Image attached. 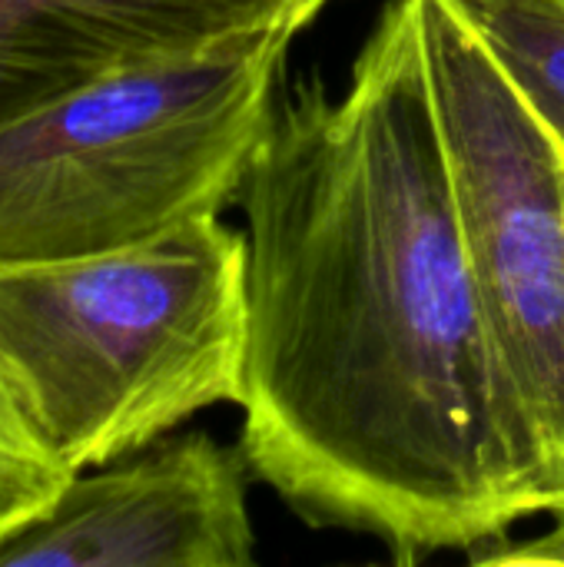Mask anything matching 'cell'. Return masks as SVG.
Instances as JSON below:
<instances>
[{
	"mask_svg": "<svg viewBox=\"0 0 564 567\" xmlns=\"http://www.w3.org/2000/svg\"><path fill=\"white\" fill-rule=\"evenodd\" d=\"M299 30L120 70L3 123L0 266L120 252L223 216L276 120Z\"/></svg>",
	"mask_w": 564,
	"mask_h": 567,
	"instance_id": "3",
	"label": "cell"
},
{
	"mask_svg": "<svg viewBox=\"0 0 564 567\" xmlns=\"http://www.w3.org/2000/svg\"><path fill=\"white\" fill-rule=\"evenodd\" d=\"M422 37L469 269L552 512L564 502V146L455 0H422Z\"/></svg>",
	"mask_w": 564,
	"mask_h": 567,
	"instance_id": "4",
	"label": "cell"
},
{
	"mask_svg": "<svg viewBox=\"0 0 564 567\" xmlns=\"http://www.w3.org/2000/svg\"><path fill=\"white\" fill-rule=\"evenodd\" d=\"M70 478L73 475L33 435L0 379V542L40 518Z\"/></svg>",
	"mask_w": 564,
	"mask_h": 567,
	"instance_id": "8",
	"label": "cell"
},
{
	"mask_svg": "<svg viewBox=\"0 0 564 567\" xmlns=\"http://www.w3.org/2000/svg\"><path fill=\"white\" fill-rule=\"evenodd\" d=\"M332 0H0V126L120 70L316 20Z\"/></svg>",
	"mask_w": 564,
	"mask_h": 567,
	"instance_id": "6",
	"label": "cell"
},
{
	"mask_svg": "<svg viewBox=\"0 0 564 567\" xmlns=\"http://www.w3.org/2000/svg\"><path fill=\"white\" fill-rule=\"evenodd\" d=\"M246 266V233L219 216L120 252L0 266V379L70 475L243 402Z\"/></svg>",
	"mask_w": 564,
	"mask_h": 567,
	"instance_id": "2",
	"label": "cell"
},
{
	"mask_svg": "<svg viewBox=\"0 0 564 567\" xmlns=\"http://www.w3.org/2000/svg\"><path fill=\"white\" fill-rule=\"evenodd\" d=\"M246 468L399 565L548 512L469 269L422 0H389L339 96H279L246 173Z\"/></svg>",
	"mask_w": 564,
	"mask_h": 567,
	"instance_id": "1",
	"label": "cell"
},
{
	"mask_svg": "<svg viewBox=\"0 0 564 567\" xmlns=\"http://www.w3.org/2000/svg\"><path fill=\"white\" fill-rule=\"evenodd\" d=\"M246 458L206 432L80 472L0 542V567H249Z\"/></svg>",
	"mask_w": 564,
	"mask_h": 567,
	"instance_id": "5",
	"label": "cell"
},
{
	"mask_svg": "<svg viewBox=\"0 0 564 567\" xmlns=\"http://www.w3.org/2000/svg\"><path fill=\"white\" fill-rule=\"evenodd\" d=\"M564 146V0H455Z\"/></svg>",
	"mask_w": 564,
	"mask_h": 567,
	"instance_id": "7",
	"label": "cell"
},
{
	"mask_svg": "<svg viewBox=\"0 0 564 567\" xmlns=\"http://www.w3.org/2000/svg\"><path fill=\"white\" fill-rule=\"evenodd\" d=\"M552 528L525 538V542H499L489 548H479L469 555L472 565H505V567H535V565H562L564 567V502L552 512Z\"/></svg>",
	"mask_w": 564,
	"mask_h": 567,
	"instance_id": "9",
	"label": "cell"
}]
</instances>
